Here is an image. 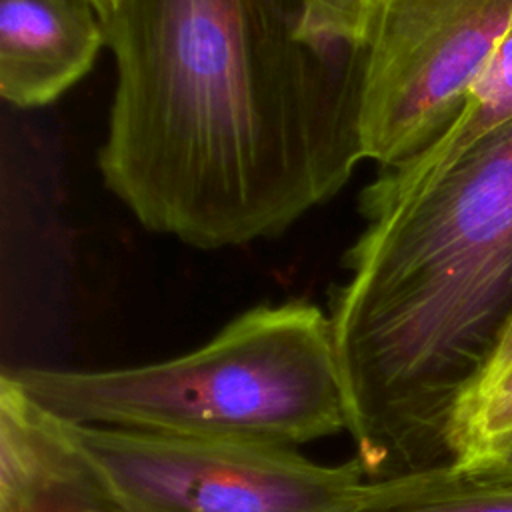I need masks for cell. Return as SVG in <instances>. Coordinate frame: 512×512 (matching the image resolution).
Segmentation results:
<instances>
[{"label":"cell","mask_w":512,"mask_h":512,"mask_svg":"<svg viewBox=\"0 0 512 512\" xmlns=\"http://www.w3.org/2000/svg\"><path fill=\"white\" fill-rule=\"evenodd\" d=\"M104 186L200 250L282 234L364 160V52L308 34L300 0H120Z\"/></svg>","instance_id":"cell-1"},{"label":"cell","mask_w":512,"mask_h":512,"mask_svg":"<svg viewBox=\"0 0 512 512\" xmlns=\"http://www.w3.org/2000/svg\"><path fill=\"white\" fill-rule=\"evenodd\" d=\"M330 300L348 434L374 480L452 464L512 320V122L366 220Z\"/></svg>","instance_id":"cell-2"},{"label":"cell","mask_w":512,"mask_h":512,"mask_svg":"<svg viewBox=\"0 0 512 512\" xmlns=\"http://www.w3.org/2000/svg\"><path fill=\"white\" fill-rule=\"evenodd\" d=\"M10 374L42 410L74 424L280 448L348 432L332 322L306 300L254 306L168 360Z\"/></svg>","instance_id":"cell-3"},{"label":"cell","mask_w":512,"mask_h":512,"mask_svg":"<svg viewBox=\"0 0 512 512\" xmlns=\"http://www.w3.org/2000/svg\"><path fill=\"white\" fill-rule=\"evenodd\" d=\"M52 422L102 512H360L388 488L356 458L328 466L294 448Z\"/></svg>","instance_id":"cell-4"},{"label":"cell","mask_w":512,"mask_h":512,"mask_svg":"<svg viewBox=\"0 0 512 512\" xmlns=\"http://www.w3.org/2000/svg\"><path fill=\"white\" fill-rule=\"evenodd\" d=\"M512 24V0H374L362 44L358 132L380 170L430 150Z\"/></svg>","instance_id":"cell-5"},{"label":"cell","mask_w":512,"mask_h":512,"mask_svg":"<svg viewBox=\"0 0 512 512\" xmlns=\"http://www.w3.org/2000/svg\"><path fill=\"white\" fill-rule=\"evenodd\" d=\"M104 46V22L84 0H0V96L16 108L46 106Z\"/></svg>","instance_id":"cell-6"},{"label":"cell","mask_w":512,"mask_h":512,"mask_svg":"<svg viewBox=\"0 0 512 512\" xmlns=\"http://www.w3.org/2000/svg\"><path fill=\"white\" fill-rule=\"evenodd\" d=\"M0 512H102L52 416L10 372L0 378Z\"/></svg>","instance_id":"cell-7"},{"label":"cell","mask_w":512,"mask_h":512,"mask_svg":"<svg viewBox=\"0 0 512 512\" xmlns=\"http://www.w3.org/2000/svg\"><path fill=\"white\" fill-rule=\"evenodd\" d=\"M360 512H512V480L430 468L388 478L386 492Z\"/></svg>","instance_id":"cell-8"},{"label":"cell","mask_w":512,"mask_h":512,"mask_svg":"<svg viewBox=\"0 0 512 512\" xmlns=\"http://www.w3.org/2000/svg\"><path fill=\"white\" fill-rule=\"evenodd\" d=\"M512 436V358L460 406L452 428V464L468 462Z\"/></svg>","instance_id":"cell-9"},{"label":"cell","mask_w":512,"mask_h":512,"mask_svg":"<svg viewBox=\"0 0 512 512\" xmlns=\"http://www.w3.org/2000/svg\"><path fill=\"white\" fill-rule=\"evenodd\" d=\"M310 36L360 46L364 44L374 0H300Z\"/></svg>","instance_id":"cell-10"},{"label":"cell","mask_w":512,"mask_h":512,"mask_svg":"<svg viewBox=\"0 0 512 512\" xmlns=\"http://www.w3.org/2000/svg\"><path fill=\"white\" fill-rule=\"evenodd\" d=\"M452 466L470 474L486 476V478L512 480V436L504 438L502 442L482 452L480 456L462 464H452Z\"/></svg>","instance_id":"cell-11"},{"label":"cell","mask_w":512,"mask_h":512,"mask_svg":"<svg viewBox=\"0 0 512 512\" xmlns=\"http://www.w3.org/2000/svg\"><path fill=\"white\" fill-rule=\"evenodd\" d=\"M510 358H512V320H510L508 328L504 330L502 340H500V344H498V348H496V352H494L490 364L486 366V372H484V376L480 378L478 386H480L484 380H488L490 376H494ZM472 392H474V390H472ZM472 392H470V394H472Z\"/></svg>","instance_id":"cell-12"},{"label":"cell","mask_w":512,"mask_h":512,"mask_svg":"<svg viewBox=\"0 0 512 512\" xmlns=\"http://www.w3.org/2000/svg\"><path fill=\"white\" fill-rule=\"evenodd\" d=\"M84 2H88L100 14V18H106L108 14H112L116 10L120 0H84Z\"/></svg>","instance_id":"cell-13"}]
</instances>
